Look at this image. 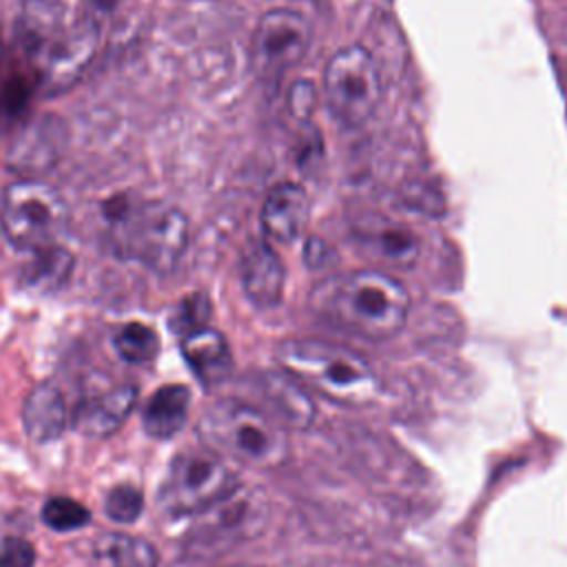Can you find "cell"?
Returning <instances> with one entry per match:
<instances>
[{"label": "cell", "instance_id": "obj_1", "mask_svg": "<svg viewBox=\"0 0 567 567\" xmlns=\"http://www.w3.org/2000/svg\"><path fill=\"white\" fill-rule=\"evenodd\" d=\"M315 306L339 328L372 341L390 339L408 321L410 292L383 270H357L321 284Z\"/></svg>", "mask_w": 567, "mask_h": 567}, {"label": "cell", "instance_id": "obj_2", "mask_svg": "<svg viewBox=\"0 0 567 567\" xmlns=\"http://www.w3.org/2000/svg\"><path fill=\"white\" fill-rule=\"evenodd\" d=\"M202 445L224 461L272 470L288 458L286 427L255 403L224 399L206 408L197 421Z\"/></svg>", "mask_w": 567, "mask_h": 567}, {"label": "cell", "instance_id": "obj_3", "mask_svg": "<svg viewBox=\"0 0 567 567\" xmlns=\"http://www.w3.org/2000/svg\"><path fill=\"white\" fill-rule=\"evenodd\" d=\"M109 219L115 250L155 272H171L188 246V219L177 206L122 197L109 206Z\"/></svg>", "mask_w": 567, "mask_h": 567}, {"label": "cell", "instance_id": "obj_4", "mask_svg": "<svg viewBox=\"0 0 567 567\" xmlns=\"http://www.w3.org/2000/svg\"><path fill=\"white\" fill-rule=\"evenodd\" d=\"M281 368L299 381L337 403H365L377 392L370 363L354 350L321 339H288L277 348Z\"/></svg>", "mask_w": 567, "mask_h": 567}, {"label": "cell", "instance_id": "obj_5", "mask_svg": "<svg viewBox=\"0 0 567 567\" xmlns=\"http://www.w3.org/2000/svg\"><path fill=\"white\" fill-rule=\"evenodd\" d=\"M239 487L230 465L208 447L179 452L157 492V505L166 516H199Z\"/></svg>", "mask_w": 567, "mask_h": 567}, {"label": "cell", "instance_id": "obj_6", "mask_svg": "<svg viewBox=\"0 0 567 567\" xmlns=\"http://www.w3.org/2000/svg\"><path fill=\"white\" fill-rule=\"evenodd\" d=\"M66 224V202L40 177L11 182L0 199V228L11 246L35 252L53 246Z\"/></svg>", "mask_w": 567, "mask_h": 567}, {"label": "cell", "instance_id": "obj_7", "mask_svg": "<svg viewBox=\"0 0 567 567\" xmlns=\"http://www.w3.org/2000/svg\"><path fill=\"white\" fill-rule=\"evenodd\" d=\"M381 93L379 64L361 44L343 47L328 60L323 69V97L341 124H365L374 115Z\"/></svg>", "mask_w": 567, "mask_h": 567}, {"label": "cell", "instance_id": "obj_8", "mask_svg": "<svg viewBox=\"0 0 567 567\" xmlns=\"http://www.w3.org/2000/svg\"><path fill=\"white\" fill-rule=\"evenodd\" d=\"M100 38V27L89 18L62 20L53 31H49L35 47L27 53L38 64L40 78L49 91H60L69 86L73 80L91 62Z\"/></svg>", "mask_w": 567, "mask_h": 567}, {"label": "cell", "instance_id": "obj_9", "mask_svg": "<svg viewBox=\"0 0 567 567\" xmlns=\"http://www.w3.org/2000/svg\"><path fill=\"white\" fill-rule=\"evenodd\" d=\"M312 42L306 16L292 9L266 11L252 33V64L261 78H279L297 66Z\"/></svg>", "mask_w": 567, "mask_h": 567}, {"label": "cell", "instance_id": "obj_10", "mask_svg": "<svg viewBox=\"0 0 567 567\" xmlns=\"http://www.w3.org/2000/svg\"><path fill=\"white\" fill-rule=\"evenodd\" d=\"M137 401V388L133 383L111 385L82 396L71 410V425L91 439H106L115 434Z\"/></svg>", "mask_w": 567, "mask_h": 567}, {"label": "cell", "instance_id": "obj_11", "mask_svg": "<svg viewBox=\"0 0 567 567\" xmlns=\"http://www.w3.org/2000/svg\"><path fill=\"white\" fill-rule=\"evenodd\" d=\"M64 126L53 115H42L29 122L13 137L7 164L11 171H20L22 177H38L47 168H51L64 148Z\"/></svg>", "mask_w": 567, "mask_h": 567}, {"label": "cell", "instance_id": "obj_12", "mask_svg": "<svg viewBox=\"0 0 567 567\" xmlns=\"http://www.w3.org/2000/svg\"><path fill=\"white\" fill-rule=\"evenodd\" d=\"M257 498L239 485L224 501L199 514L202 523L193 529V545L213 547L224 540H241L257 529Z\"/></svg>", "mask_w": 567, "mask_h": 567}, {"label": "cell", "instance_id": "obj_13", "mask_svg": "<svg viewBox=\"0 0 567 567\" xmlns=\"http://www.w3.org/2000/svg\"><path fill=\"white\" fill-rule=\"evenodd\" d=\"M354 241L361 252L392 268H412L419 257L416 237L405 226L377 215L354 226Z\"/></svg>", "mask_w": 567, "mask_h": 567}, {"label": "cell", "instance_id": "obj_14", "mask_svg": "<svg viewBox=\"0 0 567 567\" xmlns=\"http://www.w3.org/2000/svg\"><path fill=\"white\" fill-rule=\"evenodd\" d=\"M310 199L308 193L295 184H277L261 206V230L275 244H292L308 224Z\"/></svg>", "mask_w": 567, "mask_h": 567}, {"label": "cell", "instance_id": "obj_15", "mask_svg": "<svg viewBox=\"0 0 567 567\" xmlns=\"http://www.w3.org/2000/svg\"><path fill=\"white\" fill-rule=\"evenodd\" d=\"M286 270L268 241H252L241 257V286L246 297L259 308L281 301Z\"/></svg>", "mask_w": 567, "mask_h": 567}, {"label": "cell", "instance_id": "obj_16", "mask_svg": "<svg viewBox=\"0 0 567 567\" xmlns=\"http://www.w3.org/2000/svg\"><path fill=\"white\" fill-rule=\"evenodd\" d=\"M182 354L193 374L204 385H217L228 379L233 370V354L226 337L210 328H197L182 337Z\"/></svg>", "mask_w": 567, "mask_h": 567}, {"label": "cell", "instance_id": "obj_17", "mask_svg": "<svg viewBox=\"0 0 567 567\" xmlns=\"http://www.w3.org/2000/svg\"><path fill=\"white\" fill-rule=\"evenodd\" d=\"M22 423L27 436L38 445H44L62 436L71 423V410L53 383H38L24 399Z\"/></svg>", "mask_w": 567, "mask_h": 567}, {"label": "cell", "instance_id": "obj_18", "mask_svg": "<svg viewBox=\"0 0 567 567\" xmlns=\"http://www.w3.org/2000/svg\"><path fill=\"white\" fill-rule=\"evenodd\" d=\"M259 392L268 408H264L270 416H275L284 427H306L315 419V405L310 396L303 392V385L295 381L288 372L284 374H266L261 379Z\"/></svg>", "mask_w": 567, "mask_h": 567}, {"label": "cell", "instance_id": "obj_19", "mask_svg": "<svg viewBox=\"0 0 567 567\" xmlns=\"http://www.w3.org/2000/svg\"><path fill=\"white\" fill-rule=\"evenodd\" d=\"M188 408H190V392L186 385H162L157 388L142 412V425L144 432L153 439H171L175 436L186 419H188Z\"/></svg>", "mask_w": 567, "mask_h": 567}, {"label": "cell", "instance_id": "obj_20", "mask_svg": "<svg viewBox=\"0 0 567 567\" xmlns=\"http://www.w3.org/2000/svg\"><path fill=\"white\" fill-rule=\"evenodd\" d=\"M95 556L102 567H157V554L151 543L137 536L113 532L95 543Z\"/></svg>", "mask_w": 567, "mask_h": 567}, {"label": "cell", "instance_id": "obj_21", "mask_svg": "<svg viewBox=\"0 0 567 567\" xmlns=\"http://www.w3.org/2000/svg\"><path fill=\"white\" fill-rule=\"evenodd\" d=\"M71 268H73L71 252L66 248L53 244V246H47V248H40L33 252V259L29 261V266L24 270V279L33 288L55 290L66 281Z\"/></svg>", "mask_w": 567, "mask_h": 567}, {"label": "cell", "instance_id": "obj_22", "mask_svg": "<svg viewBox=\"0 0 567 567\" xmlns=\"http://www.w3.org/2000/svg\"><path fill=\"white\" fill-rule=\"evenodd\" d=\"M113 348L124 361L140 365V363H148L155 359V354L159 350V339L151 326L131 321L115 332Z\"/></svg>", "mask_w": 567, "mask_h": 567}, {"label": "cell", "instance_id": "obj_23", "mask_svg": "<svg viewBox=\"0 0 567 567\" xmlns=\"http://www.w3.org/2000/svg\"><path fill=\"white\" fill-rule=\"evenodd\" d=\"M42 523L53 532H75L91 523V512L69 496H51L42 505Z\"/></svg>", "mask_w": 567, "mask_h": 567}, {"label": "cell", "instance_id": "obj_24", "mask_svg": "<svg viewBox=\"0 0 567 567\" xmlns=\"http://www.w3.org/2000/svg\"><path fill=\"white\" fill-rule=\"evenodd\" d=\"M104 509L111 520L128 525L135 523L144 509V496L135 485L120 483L109 489L104 498Z\"/></svg>", "mask_w": 567, "mask_h": 567}, {"label": "cell", "instance_id": "obj_25", "mask_svg": "<svg viewBox=\"0 0 567 567\" xmlns=\"http://www.w3.org/2000/svg\"><path fill=\"white\" fill-rule=\"evenodd\" d=\"M206 319H208V299L204 295H190L175 308L171 323H173V330L182 332L184 337L197 328H204Z\"/></svg>", "mask_w": 567, "mask_h": 567}, {"label": "cell", "instance_id": "obj_26", "mask_svg": "<svg viewBox=\"0 0 567 567\" xmlns=\"http://www.w3.org/2000/svg\"><path fill=\"white\" fill-rule=\"evenodd\" d=\"M35 547L22 536H7L0 543V567H33Z\"/></svg>", "mask_w": 567, "mask_h": 567}, {"label": "cell", "instance_id": "obj_27", "mask_svg": "<svg viewBox=\"0 0 567 567\" xmlns=\"http://www.w3.org/2000/svg\"><path fill=\"white\" fill-rule=\"evenodd\" d=\"M288 109L292 117L308 122L317 109V89L308 80H297L288 91Z\"/></svg>", "mask_w": 567, "mask_h": 567}, {"label": "cell", "instance_id": "obj_28", "mask_svg": "<svg viewBox=\"0 0 567 567\" xmlns=\"http://www.w3.org/2000/svg\"><path fill=\"white\" fill-rule=\"evenodd\" d=\"M126 0H86V16L100 27L104 20L117 16Z\"/></svg>", "mask_w": 567, "mask_h": 567}, {"label": "cell", "instance_id": "obj_29", "mask_svg": "<svg viewBox=\"0 0 567 567\" xmlns=\"http://www.w3.org/2000/svg\"><path fill=\"white\" fill-rule=\"evenodd\" d=\"M230 567H257V565H230Z\"/></svg>", "mask_w": 567, "mask_h": 567}, {"label": "cell", "instance_id": "obj_30", "mask_svg": "<svg viewBox=\"0 0 567 567\" xmlns=\"http://www.w3.org/2000/svg\"><path fill=\"white\" fill-rule=\"evenodd\" d=\"M0 55H2V42H0Z\"/></svg>", "mask_w": 567, "mask_h": 567}]
</instances>
